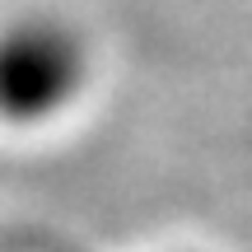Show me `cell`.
Segmentation results:
<instances>
[{
  "mask_svg": "<svg viewBox=\"0 0 252 252\" xmlns=\"http://www.w3.org/2000/svg\"><path fill=\"white\" fill-rule=\"evenodd\" d=\"M89 84V47L65 19L24 14L0 24V126H47Z\"/></svg>",
  "mask_w": 252,
  "mask_h": 252,
  "instance_id": "cell-1",
  "label": "cell"
}]
</instances>
